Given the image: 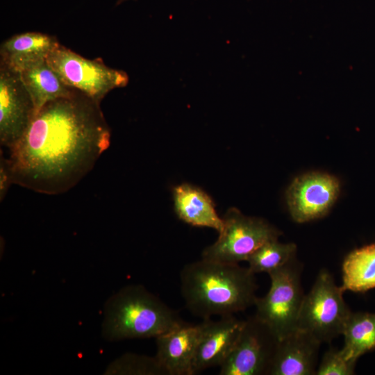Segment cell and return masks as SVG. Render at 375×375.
Instances as JSON below:
<instances>
[{
    "label": "cell",
    "mask_w": 375,
    "mask_h": 375,
    "mask_svg": "<svg viewBox=\"0 0 375 375\" xmlns=\"http://www.w3.org/2000/svg\"><path fill=\"white\" fill-rule=\"evenodd\" d=\"M100 103L78 90L46 103L9 149L12 183L48 195L76 186L110 144Z\"/></svg>",
    "instance_id": "1"
},
{
    "label": "cell",
    "mask_w": 375,
    "mask_h": 375,
    "mask_svg": "<svg viewBox=\"0 0 375 375\" xmlns=\"http://www.w3.org/2000/svg\"><path fill=\"white\" fill-rule=\"evenodd\" d=\"M180 281L186 308L203 319L244 311L258 297L255 274L238 263L201 258L183 267Z\"/></svg>",
    "instance_id": "2"
},
{
    "label": "cell",
    "mask_w": 375,
    "mask_h": 375,
    "mask_svg": "<svg viewBox=\"0 0 375 375\" xmlns=\"http://www.w3.org/2000/svg\"><path fill=\"white\" fill-rule=\"evenodd\" d=\"M184 322L176 310L144 286L129 285L106 301L102 335L108 341L156 338Z\"/></svg>",
    "instance_id": "3"
},
{
    "label": "cell",
    "mask_w": 375,
    "mask_h": 375,
    "mask_svg": "<svg viewBox=\"0 0 375 375\" xmlns=\"http://www.w3.org/2000/svg\"><path fill=\"white\" fill-rule=\"evenodd\" d=\"M340 286L326 269L318 274L311 290L304 295L297 328L304 331L321 343L331 342L342 335L351 312Z\"/></svg>",
    "instance_id": "4"
},
{
    "label": "cell",
    "mask_w": 375,
    "mask_h": 375,
    "mask_svg": "<svg viewBox=\"0 0 375 375\" xmlns=\"http://www.w3.org/2000/svg\"><path fill=\"white\" fill-rule=\"evenodd\" d=\"M302 265L292 258L270 272L268 292L257 297L255 316L267 324L279 340L297 328V322L304 297L301 285Z\"/></svg>",
    "instance_id": "5"
},
{
    "label": "cell",
    "mask_w": 375,
    "mask_h": 375,
    "mask_svg": "<svg viewBox=\"0 0 375 375\" xmlns=\"http://www.w3.org/2000/svg\"><path fill=\"white\" fill-rule=\"evenodd\" d=\"M46 60L66 85L99 103L111 90L126 87L129 81L125 72L108 67L101 58H85L60 43Z\"/></svg>",
    "instance_id": "6"
},
{
    "label": "cell",
    "mask_w": 375,
    "mask_h": 375,
    "mask_svg": "<svg viewBox=\"0 0 375 375\" xmlns=\"http://www.w3.org/2000/svg\"><path fill=\"white\" fill-rule=\"evenodd\" d=\"M222 219V231L217 240L204 249L202 258L239 264L247 261L262 244L281 234L264 219L246 216L235 208L228 209Z\"/></svg>",
    "instance_id": "7"
},
{
    "label": "cell",
    "mask_w": 375,
    "mask_h": 375,
    "mask_svg": "<svg viewBox=\"0 0 375 375\" xmlns=\"http://www.w3.org/2000/svg\"><path fill=\"white\" fill-rule=\"evenodd\" d=\"M279 339L255 315L244 320L238 341L220 375H269Z\"/></svg>",
    "instance_id": "8"
},
{
    "label": "cell",
    "mask_w": 375,
    "mask_h": 375,
    "mask_svg": "<svg viewBox=\"0 0 375 375\" xmlns=\"http://www.w3.org/2000/svg\"><path fill=\"white\" fill-rule=\"evenodd\" d=\"M33 101L20 74L0 63V142L8 149L24 135L34 116Z\"/></svg>",
    "instance_id": "9"
},
{
    "label": "cell",
    "mask_w": 375,
    "mask_h": 375,
    "mask_svg": "<svg viewBox=\"0 0 375 375\" xmlns=\"http://www.w3.org/2000/svg\"><path fill=\"white\" fill-rule=\"evenodd\" d=\"M340 189L338 179L328 174L310 172L296 178L286 192L292 219L304 223L322 217L335 202Z\"/></svg>",
    "instance_id": "10"
},
{
    "label": "cell",
    "mask_w": 375,
    "mask_h": 375,
    "mask_svg": "<svg viewBox=\"0 0 375 375\" xmlns=\"http://www.w3.org/2000/svg\"><path fill=\"white\" fill-rule=\"evenodd\" d=\"M244 322L234 315L221 317L215 321L211 318L203 319L193 362V375L223 364L233 349Z\"/></svg>",
    "instance_id": "11"
},
{
    "label": "cell",
    "mask_w": 375,
    "mask_h": 375,
    "mask_svg": "<svg viewBox=\"0 0 375 375\" xmlns=\"http://www.w3.org/2000/svg\"><path fill=\"white\" fill-rule=\"evenodd\" d=\"M200 324L184 322L156 337V358L167 375H193Z\"/></svg>",
    "instance_id": "12"
},
{
    "label": "cell",
    "mask_w": 375,
    "mask_h": 375,
    "mask_svg": "<svg viewBox=\"0 0 375 375\" xmlns=\"http://www.w3.org/2000/svg\"><path fill=\"white\" fill-rule=\"evenodd\" d=\"M321 342L296 328L279 340L269 375L316 374Z\"/></svg>",
    "instance_id": "13"
},
{
    "label": "cell",
    "mask_w": 375,
    "mask_h": 375,
    "mask_svg": "<svg viewBox=\"0 0 375 375\" xmlns=\"http://www.w3.org/2000/svg\"><path fill=\"white\" fill-rule=\"evenodd\" d=\"M59 44L53 35L40 32H26L14 35L0 46V63L20 72L40 60Z\"/></svg>",
    "instance_id": "14"
},
{
    "label": "cell",
    "mask_w": 375,
    "mask_h": 375,
    "mask_svg": "<svg viewBox=\"0 0 375 375\" xmlns=\"http://www.w3.org/2000/svg\"><path fill=\"white\" fill-rule=\"evenodd\" d=\"M174 210L184 222L198 227H208L219 233L224 227L223 219L217 215L211 197L194 185L183 183L173 189Z\"/></svg>",
    "instance_id": "15"
},
{
    "label": "cell",
    "mask_w": 375,
    "mask_h": 375,
    "mask_svg": "<svg viewBox=\"0 0 375 375\" xmlns=\"http://www.w3.org/2000/svg\"><path fill=\"white\" fill-rule=\"evenodd\" d=\"M35 108V114L48 102L72 95L76 90L66 85L49 66L40 60L19 72Z\"/></svg>",
    "instance_id": "16"
},
{
    "label": "cell",
    "mask_w": 375,
    "mask_h": 375,
    "mask_svg": "<svg viewBox=\"0 0 375 375\" xmlns=\"http://www.w3.org/2000/svg\"><path fill=\"white\" fill-rule=\"evenodd\" d=\"M344 292H364L375 288V243L350 252L342 266Z\"/></svg>",
    "instance_id": "17"
},
{
    "label": "cell",
    "mask_w": 375,
    "mask_h": 375,
    "mask_svg": "<svg viewBox=\"0 0 375 375\" xmlns=\"http://www.w3.org/2000/svg\"><path fill=\"white\" fill-rule=\"evenodd\" d=\"M345 356L357 361L364 353L375 349V313L351 312L342 332Z\"/></svg>",
    "instance_id": "18"
},
{
    "label": "cell",
    "mask_w": 375,
    "mask_h": 375,
    "mask_svg": "<svg viewBox=\"0 0 375 375\" xmlns=\"http://www.w3.org/2000/svg\"><path fill=\"white\" fill-rule=\"evenodd\" d=\"M294 243H281L278 239L266 242L247 259L248 267L253 274L267 273L283 267L296 257Z\"/></svg>",
    "instance_id": "19"
},
{
    "label": "cell",
    "mask_w": 375,
    "mask_h": 375,
    "mask_svg": "<svg viewBox=\"0 0 375 375\" xmlns=\"http://www.w3.org/2000/svg\"><path fill=\"white\" fill-rule=\"evenodd\" d=\"M106 374L125 375H167L156 356L126 353L112 362Z\"/></svg>",
    "instance_id": "20"
},
{
    "label": "cell",
    "mask_w": 375,
    "mask_h": 375,
    "mask_svg": "<svg viewBox=\"0 0 375 375\" xmlns=\"http://www.w3.org/2000/svg\"><path fill=\"white\" fill-rule=\"evenodd\" d=\"M356 360L347 358L342 349L331 348L325 352L317 366L316 375H352Z\"/></svg>",
    "instance_id": "21"
},
{
    "label": "cell",
    "mask_w": 375,
    "mask_h": 375,
    "mask_svg": "<svg viewBox=\"0 0 375 375\" xmlns=\"http://www.w3.org/2000/svg\"><path fill=\"white\" fill-rule=\"evenodd\" d=\"M12 183L8 160L1 153L0 160V199L5 197L10 185Z\"/></svg>",
    "instance_id": "22"
},
{
    "label": "cell",
    "mask_w": 375,
    "mask_h": 375,
    "mask_svg": "<svg viewBox=\"0 0 375 375\" xmlns=\"http://www.w3.org/2000/svg\"><path fill=\"white\" fill-rule=\"evenodd\" d=\"M126 1H128V0H117V3H116V5L117 6L120 5L121 3H122L123 2Z\"/></svg>",
    "instance_id": "23"
}]
</instances>
